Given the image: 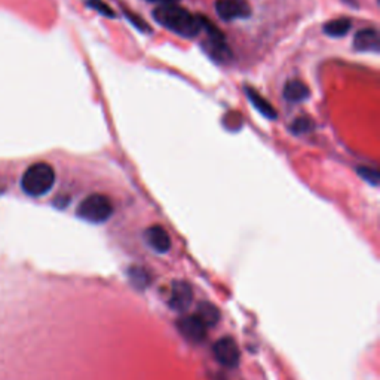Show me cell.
I'll return each instance as SVG.
<instances>
[{
  "mask_svg": "<svg viewBox=\"0 0 380 380\" xmlns=\"http://www.w3.org/2000/svg\"><path fill=\"white\" fill-rule=\"evenodd\" d=\"M153 18L167 30L186 39L196 37L202 30V17L194 15L177 4L159 5L153 11Z\"/></svg>",
  "mask_w": 380,
  "mask_h": 380,
  "instance_id": "1",
  "label": "cell"
},
{
  "mask_svg": "<svg viewBox=\"0 0 380 380\" xmlns=\"http://www.w3.org/2000/svg\"><path fill=\"white\" fill-rule=\"evenodd\" d=\"M53 183H56V171L45 162H37L27 168L21 179L23 190L33 198L44 196L51 192Z\"/></svg>",
  "mask_w": 380,
  "mask_h": 380,
  "instance_id": "2",
  "label": "cell"
},
{
  "mask_svg": "<svg viewBox=\"0 0 380 380\" xmlns=\"http://www.w3.org/2000/svg\"><path fill=\"white\" fill-rule=\"evenodd\" d=\"M113 203L106 195L94 194L87 196L77 207V217L92 224L106 223L113 215Z\"/></svg>",
  "mask_w": 380,
  "mask_h": 380,
  "instance_id": "3",
  "label": "cell"
},
{
  "mask_svg": "<svg viewBox=\"0 0 380 380\" xmlns=\"http://www.w3.org/2000/svg\"><path fill=\"white\" fill-rule=\"evenodd\" d=\"M213 354H214V358L226 369H236L241 360L238 343L229 336L219 338V341L214 343Z\"/></svg>",
  "mask_w": 380,
  "mask_h": 380,
  "instance_id": "4",
  "label": "cell"
},
{
  "mask_svg": "<svg viewBox=\"0 0 380 380\" xmlns=\"http://www.w3.org/2000/svg\"><path fill=\"white\" fill-rule=\"evenodd\" d=\"M215 12L224 21L246 20L251 15V6L247 0H217Z\"/></svg>",
  "mask_w": 380,
  "mask_h": 380,
  "instance_id": "5",
  "label": "cell"
},
{
  "mask_svg": "<svg viewBox=\"0 0 380 380\" xmlns=\"http://www.w3.org/2000/svg\"><path fill=\"white\" fill-rule=\"evenodd\" d=\"M177 329L186 341L192 343H201L207 337V327L198 315H186L177 321Z\"/></svg>",
  "mask_w": 380,
  "mask_h": 380,
  "instance_id": "6",
  "label": "cell"
},
{
  "mask_svg": "<svg viewBox=\"0 0 380 380\" xmlns=\"http://www.w3.org/2000/svg\"><path fill=\"white\" fill-rule=\"evenodd\" d=\"M192 300H194L192 287H190L186 281H174L168 298V306L172 310L183 312L190 306Z\"/></svg>",
  "mask_w": 380,
  "mask_h": 380,
  "instance_id": "7",
  "label": "cell"
},
{
  "mask_svg": "<svg viewBox=\"0 0 380 380\" xmlns=\"http://www.w3.org/2000/svg\"><path fill=\"white\" fill-rule=\"evenodd\" d=\"M144 238L147 246L159 254H165L171 250V238L162 226H151L146 229Z\"/></svg>",
  "mask_w": 380,
  "mask_h": 380,
  "instance_id": "8",
  "label": "cell"
},
{
  "mask_svg": "<svg viewBox=\"0 0 380 380\" xmlns=\"http://www.w3.org/2000/svg\"><path fill=\"white\" fill-rule=\"evenodd\" d=\"M354 48L360 52H380V34L376 29H362L354 37Z\"/></svg>",
  "mask_w": 380,
  "mask_h": 380,
  "instance_id": "9",
  "label": "cell"
},
{
  "mask_svg": "<svg viewBox=\"0 0 380 380\" xmlns=\"http://www.w3.org/2000/svg\"><path fill=\"white\" fill-rule=\"evenodd\" d=\"M246 94H247L250 103L254 106L255 110L259 112L262 116H265L267 119H277L278 118L275 107L272 104H269L267 100L265 97H262V95L257 92L255 89H253L250 87H246Z\"/></svg>",
  "mask_w": 380,
  "mask_h": 380,
  "instance_id": "10",
  "label": "cell"
},
{
  "mask_svg": "<svg viewBox=\"0 0 380 380\" xmlns=\"http://www.w3.org/2000/svg\"><path fill=\"white\" fill-rule=\"evenodd\" d=\"M309 97V88L302 80H289L284 87V99L290 103H300Z\"/></svg>",
  "mask_w": 380,
  "mask_h": 380,
  "instance_id": "11",
  "label": "cell"
},
{
  "mask_svg": "<svg viewBox=\"0 0 380 380\" xmlns=\"http://www.w3.org/2000/svg\"><path fill=\"white\" fill-rule=\"evenodd\" d=\"M198 318L205 324V327H214V325L219 324L222 315H220V310L217 306H214L213 303L210 302H202L199 306H198V312H196Z\"/></svg>",
  "mask_w": 380,
  "mask_h": 380,
  "instance_id": "12",
  "label": "cell"
},
{
  "mask_svg": "<svg viewBox=\"0 0 380 380\" xmlns=\"http://www.w3.org/2000/svg\"><path fill=\"white\" fill-rule=\"evenodd\" d=\"M352 27L350 20L348 18H337L333 21H329L324 25V33L329 34L331 37H342L345 36Z\"/></svg>",
  "mask_w": 380,
  "mask_h": 380,
  "instance_id": "13",
  "label": "cell"
},
{
  "mask_svg": "<svg viewBox=\"0 0 380 380\" xmlns=\"http://www.w3.org/2000/svg\"><path fill=\"white\" fill-rule=\"evenodd\" d=\"M129 279L132 281L135 287L140 289V290L146 289L147 285L151 284V275H148L146 269L139 267V266H134L129 269Z\"/></svg>",
  "mask_w": 380,
  "mask_h": 380,
  "instance_id": "14",
  "label": "cell"
},
{
  "mask_svg": "<svg viewBox=\"0 0 380 380\" xmlns=\"http://www.w3.org/2000/svg\"><path fill=\"white\" fill-rule=\"evenodd\" d=\"M357 172L361 175V177L365 182H367L372 186H377L379 182H380V175H379L377 170H373V168H369V167H360L357 170Z\"/></svg>",
  "mask_w": 380,
  "mask_h": 380,
  "instance_id": "15",
  "label": "cell"
},
{
  "mask_svg": "<svg viewBox=\"0 0 380 380\" xmlns=\"http://www.w3.org/2000/svg\"><path fill=\"white\" fill-rule=\"evenodd\" d=\"M88 6L92 8L94 11L100 12L101 15H104L107 18H115L116 17V13L113 12V9L108 5H106L104 2H101V0H88Z\"/></svg>",
  "mask_w": 380,
  "mask_h": 380,
  "instance_id": "16",
  "label": "cell"
},
{
  "mask_svg": "<svg viewBox=\"0 0 380 380\" xmlns=\"http://www.w3.org/2000/svg\"><path fill=\"white\" fill-rule=\"evenodd\" d=\"M310 127H312L310 119H308V118H298V119H296V120L293 122L290 129H291V132L296 134V135H302V134L308 132V131L310 129Z\"/></svg>",
  "mask_w": 380,
  "mask_h": 380,
  "instance_id": "17",
  "label": "cell"
},
{
  "mask_svg": "<svg viewBox=\"0 0 380 380\" xmlns=\"http://www.w3.org/2000/svg\"><path fill=\"white\" fill-rule=\"evenodd\" d=\"M147 2L159 4V5H170V4H177L179 0H147Z\"/></svg>",
  "mask_w": 380,
  "mask_h": 380,
  "instance_id": "18",
  "label": "cell"
}]
</instances>
